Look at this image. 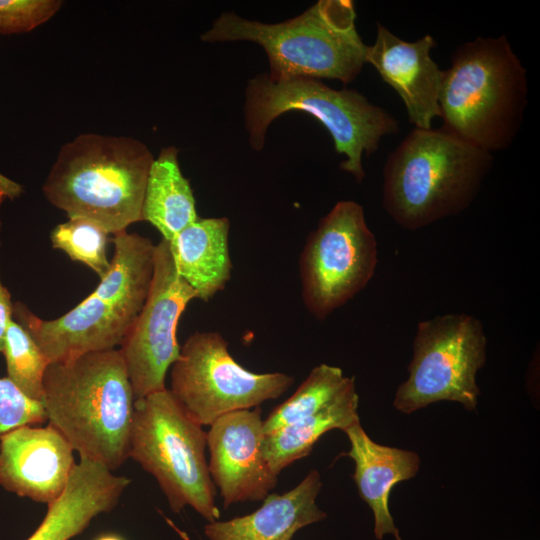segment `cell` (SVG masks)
<instances>
[{
	"mask_svg": "<svg viewBox=\"0 0 540 540\" xmlns=\"http://www.w3.org/2000/svg\"><path fill=\"white\" fill-rule=\"evenodd\" d=\"M47 421L41 401L26 396L11 380L0 378V440L7 432Z\"/></svg>",
	"mask_w": 540,
	"mask_h": 540,
	"instance_id": "cell-25",
	"label": "cell"
},
{
	"mask_svg": "<svg viewBox=\"0 0 540 540\" xmlns=\"http://www.w3.org/2000/svg\"><path fill=\"white\" fill-rule=\"evenodd\" d=\"M280 372L254 373L235 361L218 332H195L180 348L171 370V392L185 414L201 426L237 410L280 397L293 384Z\"/></svg>",
	"mask_w": 540,
	"mask_h": 540,
	"instance_id": "cell-10",
	"label": "cell"
},
{
	"mask_svg": "<svg viewBox=\"0 0 540 540\" xmlns=\"http://www.w3.org/2000/svg\"><path fill=\"white\" fill-rule=\"evenodd\" d=\"M229 228L225 217L198 218L168 241L178 275L204 301L224 289L231 277Z\"/></svg>",
	"mask_w": 540,
	"mask_h": 540,
	"instance_id": "cell-19",
	"label": "cell"
},
{
	"mask_svg": "<svg viewBox=\"0 0 540 540\" xmlns=\"http://www.w3.org/2000/svg\"><path fill=\"white\" fill-rule=\"evenodd\" d=\"M95 540H123L120 536L115 534H104L97 537Z\"/></svg>",
	"mask_w": 540,
	"mask_h": 540,
	"instance_id": "cell-28",
	"label": "cell"
},
{
	"mask_svg": "<svg viewBox=\"0 0 540 540\" xmlns=\"http://www.w3.org/2000/svg\"><path fill=\"white\" fill-rule=\"evenodd\" d=\"M355 20L351 0H319L300 15L275 24L223 12L201 40L258 44L268 57L272 78H326L348 84L366 64L367 45Z\"/></svg>",
	"mask_w": 540,
	"mask_h": 540,
	"instance_id": "cell-5",
	"label": "cell"
},
{
	"mask_svg": "<svg viewBox=\"0 0 540 540\" xmlns=\"http://www.w3.org/2000/svg\"><path fill=\"white\" fill-rule=\"evenodd\" d=\"M492 154L440 129H413L388 156L382 204L393 221L418 230L470 206Z\"/></svg>",
	"mask_w": 540,
	"mask_h": 540,
	"instance_id": "cell-2",
	"label": "cell"
},
{
	"mask_svg": "<svg viewBox=\"0 0 540 540\" xmlns=\"http://www.w3.org/2000/svg\"><path fill=\"white\" fill-rule=\"evenodd\" d=\"M350 441L346 454L355 462L353 479L361 498L374 514V535L381 540L392 534L402 540L388 508L392 488L414 477L420 467L419 456L412 451L375 443L357 421L344 430Z\"/></svg>",
	"mask_w": 540,
	"mask_h": 540,
	"instance_id": "cell-18",
	"label": "cell"
},
{
	"mask_svg": "<svg viewBox=\"0 0 540 540\" xmlns=\"http://www.w3.org/2000/svg\"><path fill=\"white\" fill-rule=\"evenodd\" d=\"M206 446L207 432L185 414L169 389L135 400L129 457L154 476L174 513L190 506L213 522L220 511Z\"/></svg>",
	"mask_w": 540,
	"mask_h": 540,
	"instance_id": "cell-8",
	"label": "cell"
},
{
	"mask_svg": "<svg viewBox=\"0 0 540 540\" xmlns=\"http://www.w3.org/2000/svg\"><path fill=\"white\" fill-rule=\"evenodd\" d=\"M131 480L102 464L80 458L64 492L48 504L46 516L27 540H69L99 514L113 510Z\"/></svg>",
	"mask_w": 540,
	"mask_h": 540,
	"instance_id": "cell-16",
	"label": "cell"
},
{
	"mask_svg": "<svg viewBox=\"0 0 540 540\" xmlns=\"http://www.w3.org/2000/svg\"><path fill=\"white\" fill-rule=\"evenodd\" d=\"M358 402L353 381L319 411L265 435L263 452L272 472L278 476L285 467L307 456L324 433L333 429L344 431L360 421Z\"/></svg>",
	"mask_w": 540,
	"mask_h": 540,
	"instance_id": "cell-20",
	"label": "cell"
},
{
	"mask_svg": "<svg viewBox=\"0 0 540 540\" xmlns=\"http://www.w3.org/2000/svg\"><path fill=\"white\" fill-rule=\"evenodd\" d=\"M61 6L59 0H0V34L29 32L48 21Z\"/></svg>",
	"mask_w": 540,
	"mask_h": 540,
	"instance_id": "cell-26",
	"label": "cell"
},
{
	"mask_svg": "<svg viewBox=\"0 0 540 540\" xmlns=\"http://www.w3.org/2000/svg\"><path fill=\"white\" fill-rule=\"evenodd\" d=\"M2 353L7 378L26 396L42 402L43 377L50 362L29 332L13 317L7 326Z\"/></svg>",
	"mask_w": 540,
	"mask_h": 540,
	"instance_id": "cell-23",
	"label": "cell"
},
{
	"mask_svg": "<svg viewBox=\"0 0 540 540\" xmlns=\"http://www.w3.org/2000/svg\"><path fill=\"white\" fill-rule=\"evenodd\" d=\"M108 236L109 233L99 224L74 217L55 226L50 240L54 249L62 250L71 260L85 264L101 279L110 268L106 251Z\"/></svg>",
	"mask_w": 540,
	"mask_h": 540,
	"instance_id": "cell-24",
	"label": "cell"
},
{
	"mask_svg": "<svg viewBox=\"0 0 540 540\" xmlns=\"http://www.w3.org/2000/svg\"><path fill=\"white\" fill-rule=\"evenodd\" d=\"M436 44L429 34L413 42L404 41L377 23L376 39L367 45L366 63L398 94L409 122L418 129L432 128L433 120L440 117L444 70L430 55Z\"/></svg>",
	"mask_w": 540,
	"mask_h": 540,
	"instance_id": "cell-15",
	"label": "cell"
},
{
	"mask_svg": "<svg viewBox=\"0 0 540 540\" xmlns=\"http://www.w3.org/2000/svg\"><path fill=\"white\" fill-rule=\"evenodd\" d=\"M8 184L6 179L0 181V205L5 196L10 195V191L14 192L17 189ZM13 316V305L11 302L8 290L0 281V352L3 351L4 338L8 323Z\"/></svg>",
	"mask_w": 540,
	"mask_h": 540,
	"instance_id": "cell-27",
	"label": "cell"
},
{
	"mask_svg": "<svg viewBox=\"0 0 540 540\" xmlns=\"http://www.w3.org/2000/svg\"><path fill=\"white\" fill-rule=\"evenodd\" d=\"M135 397L119 349L51 362L43 377L47 421L80 458L114 471L129 458Z\"/></svg>",
	"mask_w": 540,
	"mask_h": 540,
	"instance_id": "cell-1",
	"label": "cell"
},
{
	"mask_svg": "<svg viewBox=\"0 0 540 540\" xmlns=\"http://www.w3.org/2000/svg\"><path fill=\"white\" fill-rule=\"evenodd\" d=\"M153 272L154 252L149 246L134 239H118L108 272L73 309L58 318L44 320L17 302L13 315L50 363L115 349L147 299Z\"/></svg>",
	"mask_w": 540,
	"mask_h": 540,
	"instance_id": "cell-6",
	"label": "cell"
},
{
	"mask_svg": "<svg viewBox=\"0 0 540 540\" xmlns=\"http://www.w3.org/2000/svg\"><path fill=\"white\" fill-rule=\"evenodd\" d=\"M377 265V242L363 207L337 202L310 233L300 257L302 297L319 320L368 284Z\"/></svg>",
	"mask_w": 540,
	"mask_h": 540,
	"instance_id": "cell-11",
	"label": "cell"
},
{
	"mask_svg": "<svg viewBox=\"0 0 540 540\" xmlns=\"http://www.w3.org/2000/svg\"><path fill=\"white\" fill-rule=\"evenodd\" d=\"M260 406L216 419L207 432L209 473L223 505L263 500L277 484L263 452Z\"/></svg>",
	"mask_w": 540,
	"mask_h": 540,
	"instance_id": "cell-13",
	"label": "cell"
},
{
	"mask_svg": "<svg viewBox=\"0 0 540 540\" xmlns=\"http://www.w3.org/2000/svg\"><path fill=\"white\" fill-rule=\"evenodd\" d=\"M354 377H346L339 367L320 364L314 367L292 396L278 405L265 420L264 434L273 433L332 402Z\"/></svg>",
	"mask_w": 540,
	"mask_h": 540,
	"instance_id": "cell-22",
	"label": "cell"
},
{
	"mask_svg": "<svg viewBox=\"0 0 540 540\" xmlns=\"http://www.w3.org/2000/svg\"><path fill=\"white\" fill-rule=\"evenodd\" d=\"M153 160L137 139L83 133L61 147L43 194L68 218H86L116 234L142 221Z\"/></svg>",
	"mask_w": 540,
	"mask_h": 540,
	"instance_id": "cell-4",
	"label": "cell"
},
{
	"mask_svg": "<svg viewBox=\"0 0 540 540\" xmlns=\"http://www.w3.org/2000/svg\"><path fill=\"white\" fill-rule=\"evenodd\" d=\"M194 298L196 293L175 269L169 242L162 238L155 247L149 294L119 348L135 400L166 389V373L180 355L178 321Z\"/></svg>",
	"mask_w": 540,
	"mask_h": 540,
	"instance_id": "cell-12",
	"label": "cell"
},
{
	"mask_svg": "<svg viewBox=\"0 0 540 540\" xmlns=\"http://www.w3.org/2000/svg\"><path fill=\"white\" fill-rule=\"evenodd\" d=\"M526 69L505 35L458 46L439 94L442 129L492 154L508 148L527 105Z\"/></svg>",
	"mask_w": 540,
	"mask_h": 540,
	"instance_id": "cell-3",
	"label": "cell"
},
{
	"mask_svg": "<svg viewBox=\"0 0 540 540\" xmlns=\"http://www.w3.org/2000/svg\"><path fill=\"white\" fill-rule=\"evenodd\" d=\"M321 487L319 472L311 470L290 491L268 494L254 512L208 522L204 533L208 540H291L301 528L327 517L316 505Z\"/></svg>",
	"mask_w": 540,
	"mask_h": 540,
	"instance_id": "cell-17",
	"label": "cell"
},
{
	"mask_svg": "<svg viewBox=\"0 0 540 540\" xmlns=\"http://www.w3.org/2000/svg\"><path fill=\"white\" fill-rule=\"evenodd\" d=\"M290 111L307 113L326 128L335 150L345 156L341 169L357 182L365 176L363 155L376 152L384 136L399 130L391 114L356 90L333 89L315 78H272L264 72L251 78L245 90L244 124L251 147L263 149L271 123Z\"/></svg>",
	"mask_w": 540,
	"mask_h": 540,
	"instance_id": "cell-7",
	"label": "cell"
},
{
	"mask_svg": "<svg viewBox=\"0 0 540 540\" xmlns=\"http://www.w3.org/2000/svg\"><path fill=\"white\" fill-rule=\"evenodd\" d=\"M73 451L50 424L13 429L0 440V485L20 497L50 504L64 492L77 464Z\"/></svg>",
	"mask_w": 540,
	"mask_h": 540,
	"instance_id": "cell-14",
	"label": "cell"
},
{
	"mask_svg": "<svg viewBox=\"0 0 540 540\" xmlns=\"http://www.w3.org/2000/svg\"><path fill=\"white\" fill-rule=\"evenodd\" d=\"M486 345L483 325L474 316L445 314L421 321L395 409L410 414L438 401H454L474 410L480 394L476 374L485 364Z\"/></svg>",
	"mask_w": 540,
	"mask_h": 540,
	"instance_id": "cell-9",
	"label": "cell"
},
{
	"mask_svg": "<svg viewBox=\"0 0 540 540\" xmlns=\"http://www.w3.org/2000/svg\"><path fill=\"white\" fill-rule=\"evenodd\" d=\"M141 216L167 241L199 218L192 188L181 172L174 146L163 148L152 162Z\"/></svg>",
	"mask_w": 540,
	"mask_h": 540,
	"instance_id": "cell-21",
	"label": "cell"
}]
</instances>
